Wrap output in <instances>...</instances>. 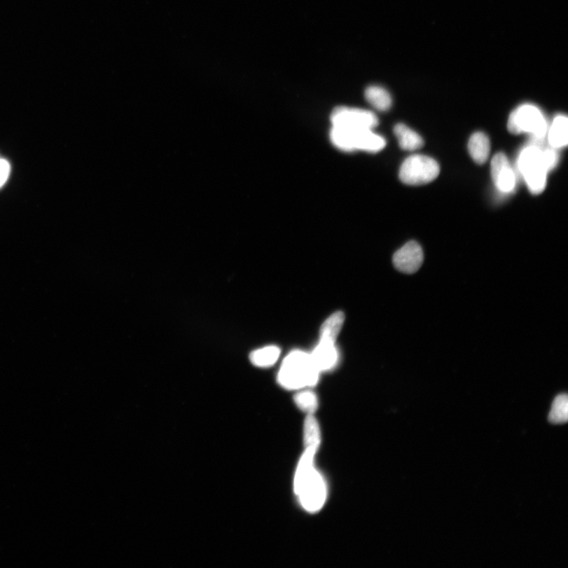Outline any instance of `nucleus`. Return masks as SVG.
I'll list each match as a JSON object with an SVG mask.
<instances>
[{"mask_svg": "<svg viewBox=\"0 0 568 568\" xmlns=\"http://www.w3.org/2000/svg\"><path fill=\"white\" fill-rule=\"evenodd\" d=\"M440 174L435 160L423 155H414L406 159L399 170V179L405 184L420 186L433 182Z\"/></svg>", "mask_w": 568, "mask_h": 568, "instance_id": "obj_5", "label": "nucleus"}, {"mask_svg": "<svg viewBox=\"0 0 568 568\" xmlns=\"http://www.w3.org/2000/svg\"><path fill=\"white\" fill-rule=\"evenodd\" d=\"M345 321V315L342 312H335V313L331 315L322 324L320 331V340L335 342Z\"/></svg>", "mask_w": 568, "mask_h": 568, "instance_id": "obj_14", "label": "nucleus"}, {"mask_svg": "<svg viewBox=\"0 0 568 568\" xmlns=\"http://www.w3.org/2000/svg\"><path fill=\"white\" fill-rule=\"evenodd\" d=\"M543 160L548 172H550L557 165L558 161V154L554 148L542 149Z\"/></svg>", "mask_w": 568, "mask_h": 568, "instance_id": "obj_20", "label": "nucleus"}, {"mask_svg": "<svg viewBox=\"0 0 568 568\" xmlns=\"http://www.w3.org/2000/svg\"><path fill=\"white\" fill-rule=\"evenodd\" d=\"M334 127L348 130H373L378 125V118L373 111L348 107L335 108L330 116Z\"/></svg>", "mask_w": 568, "mask_h": 568, "instance_id": "obj_6", "label": "nucleus"}, {"mask_svg": "<svg viewBox=\"0 0 568 568\" xmlns=\"http://www.w3.org/2000/svg\"><path fill=\"white\" fill-rule=\"evenodd\" d=\"M317 370L310 354L294 351L286 356L278 373V382L288 390H299L316 385L319 380Z\"/></svg>", "mask_w": 568, "mask_h": 568, "instance_id": "obj_2", "label": "nucleus"}, {"mask_svg": "<svg viewBox=\"0 0 568 568\" xmlns=\"http://www.w3.org/2000/svg\"><path fill=\"white\" fill-rule=\"evenodd\" d=\"M548 141L551 147L560 148L567 146L568 142V120L564 116L555 118L548 131Z\"/></svg>", "mask_w": 568, "mask_h": 568, "instance_id": "obj_13", "label": "nucleus"}, {"mask_svg": "<svg viewBox=\"0 0 568 568\" xmlns=\"http://www.w3.org/2000/svg\"><path fill=\"white\" fill-rule=\"evenodd\" d=\"M280 353V349L278 347L268 346L256 349L249 355V359L256 366L270 367L277 363Z\"/></svg>", "mask_w": 568, "mask_h": 568, "instance_id": "obj_16", "label": "nucleus"}, {"mask_svg": "<svg viewBox=\"0 0 568 568\" xmlns=\"http://www.w3.org/2000/svg\"><path fill=\"white\" fill-rule=\"evenodd\" d=\"M568 420V397L560 394L555 398L548 421L553 424H563Z\"/></svg>", "mask_w": 568, "mask_h": 568, "instance_id": "obj_18", "label": "nucleus"}, {"mask_svg": "<svg viewBox=\"0 0 568 568\" xmlns=\"http://www.w3.org/2000/svg\"><path fill=\"white\" fill-rule=\"evenodd\" d=\"M491 174L497 188L503 193L513 191L515 186V174L510 166L506 155L497 153L491 163Z\"/></svg>", "mask_w": 568, "mask_h": 568, "instance_id": "obj_8", "label": "nucleus"}, {"mask_svg": "<svg viewBox=\"0 0 568 568\" xmlns=\"http://www.w3.org/2000/svg\"><path fill=\"white\" fill-rule=\"evenodd\" d=\"M394 133L399 146L406 151H415L424 146L422 137L403 123L396 125Z\"/></svg>", "mask_w": 568, "mask_h": 568, "instance_id": "obj_12", "label": "nucleus"}, {"mask_svg": "<svg viewBox=\"0 0 568 568\" xmlns=\"http://www.w3.org/2000/svg\"><path fill=\"white\" fill-rule=\"evenodd\" d=\"M294 399L297 407L308 415H314L317 410V397L313 392H299L295 396Z\"/></svg>", "mask_w": 568, "mask_h": 568, "instance_id": "obj_19", "label": "nucleus"}, {"mask_svg": "<svg viewBox=\"0 0 568 568\" xmlns=\"http://www.w3.org/2000/svg\"><path fill=\"white\" fill-rule=\"evenodd\" d=\"M508 129L514 134L529 133L541 140L547 133V122L538 107L526 104L520 106L508 118Z\"/></svg>", "mask_w": 568, "mask_h": 568, "instance_id": "obj_4", "label": "nucleus"}, {"mask_svg": "<svg viewBox=\"0 0 568 568\" xmlns=\"http://www.w3.org/2000/svg\"><path fill=\"white\" fill-rule=\"evenodd\" d=\"M386 146L383 137L373 132V130H351L352 152L361 151L377 153Z\"/></svg>", "mask_w": 568, "mask_h": 568, "instance_id": "obj_10", "label": "nucleus"}, {"mask_svg": "<svg viewBox=\"0 0 568 568\" xmlns=\"http://www.w3.org/2000/svg\"><path fill=\"white\" fill-rule=\"evenodd\" d=\"M304 442L305 448L318 449L321 444V432L314 415H308L305 421Z\"/></svg>", "mask_w": 568, "mask_h": 568, "instance_id": "obj_17", "label": "nucleus"}, {"mask_svg": "<svg viewBox=\"0 0 568 568\" xmlns=\"http://www.w3.org/2000/svg\"><path fill=\"white\" fill-rule=\"evenodd\" d=\"M424 260L422 249L415 241H410L393 256L396 270L406 274H413L421 268Z\"/></svg>", "mask_w": 568, "mask_h": 568, "instance_id": "obj_7", "label": "nucleus"}, {"mask_svg": "<svg viewBox=\"0 0 568 568\" xmlns=\"http://www.w3.org/2000/svg\"><path fill=\"white\" fill-rule=\"evenodd\" d=\"M11 174V165L7 160H0V188L7 183Z\"/></svg>", "mask_w": 568, "mask_h": 568, "instance_id": "obj_21", "label": "nucleus"}, {"mask_svg": "<svg viewBox=\"0 0 568 568\" xmlns=\"http://www.w3.org/2000/svg\"><path fill=\"white\" fill-rule=\"evenodd\" d=\"M365 97L372 107L380 111L390 109L392 99L390 93L379 85H370L366 88Z\"/></svg>", "mask_w": 568, "mask_h": 568, "instance_id": "obj_15", "label": "nucleus"}, {"mask_svg": "<svg viewBox=\"0 0 568 568\" xmlns=\"http://www.w3.org/2000/svg\"><path fill=\"white\" fill-rule=\"evenodd\" d=\"M310 355L315 366L320 372L334 369L340 360V353L335 342L326 340H320Z\"/></svg>", "mask_w": 568, "mask_h": 568, "instance_id": "obj_9", "label": "nucleus"}, {"mask_svg": "<svg viewBox=\"0 0 568 568\" xmlns=\"http://www.w3.org/2000/svg\"><path fill=\"white\" fill-rule=\"evenodd\" d=\"M518 167L530 192L539 195L544 191L548 172L543 160L542 148L536 145L527 147L518 160Z\"/></svg>", "mask_w": 568, "mask_h": 568, "instance_id": "obj_3", "label": "nucleus"}, {"mask_svg": "<svg viewBox=\"0 0 568 568\" xmlns=\"http://www.w3.org/2000/svg\"><path fill=\"white\" fill-rule=\"evenodd\" d=\"M317 449L305 448V451L297 467L295 478V492L302 506L309 513H317L326 503L327 485L321 474L314 467Z\"/></svg>", "mask_w": 568, "mask_h": 568, "instance_id": "obj_1", "label": "nucleus"}, {"mask_svg": "<svg viewBox=\"0 0 568 568\" xmlns=\"http://www.w3.org/2000/svg\"><path fill=\"white\" fill-rule=\"evenodd\" d=\"M468 151L471 158L478 165H483L490 153L489 137L482 132L473 134L468 143Z\"/></svg>", "mask_w": 568, "mask_h": 568, "instance_id": "obj_11", "label": "nucleus"}, {"mask_svg": "<svg viewBox=\"0 0 568 568\" xmlns=\"http://www.w3.org/2000/svg\"><path fill=\"white\" fill-rule=\"evenodd\" d=\"M0 159H1V158H0Z\"/></svg>", "mask_w": 568, "mask_h": 568, "instance_id": "obj_22", "label": "nucleus"}]
</instances>
